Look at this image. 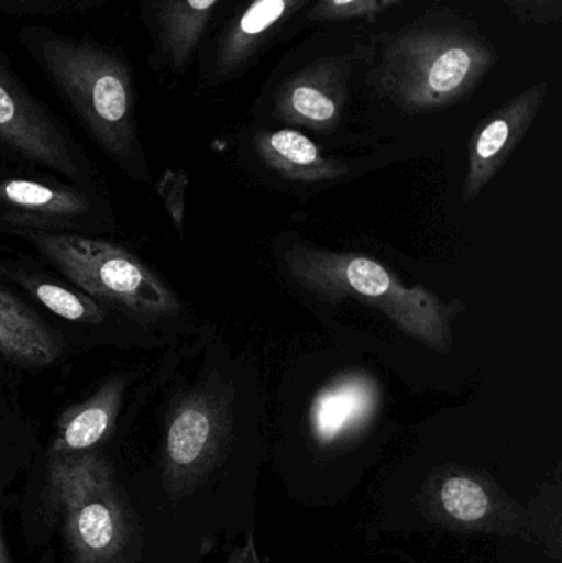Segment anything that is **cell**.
I'll use <instances>...</instances> for the list:
<instances>
[{
  "label": "cell",
  "instance_id": "cell-1",
  "mask_svg": "<svg viewBox=\"0 0 562 563\" xmlns=\"http://www.w3.org/2000/svg\"><path fill=\"white\" fill-rule=\"evenodd\" d=\"M495 63L497 53L477 33L415 26L386 40L373 81L401 111L421 114L467 98Z\"/></svg>",
  "mask_w": 562,
  "mask_h": 563
},
{
  "label": "cell",
  "instance_id": "cell-2",
  "mask_svg": "<svg viewBox=\"0 0 562 563\" xmlns=\"http://www.w3.org/2000/svg\"><path fill=\"white\" fill-rule=\"evenodd\" d=\"M283 260L289 276L310 294L326 300L359 298L426 346L441 353L451 350V323L461 311L458 303H444L422 285L406 287L385 266L359 254L290 244Z\"/></svg>",
  "mask_w": 562,
  "mask_h": 563
},
{
  "label": "cell",
  "instance_id": "cell-3",
  "mask_svg": "<svg viewBox=\"0 0 562 563\" xmlns=\"http://www.w3.org/2000/svg\"><path fill=\"white\" fill-rule=\"evenodd\" d=\"M32 49L96 142L115 161H131L137 131L128 66L106 49L63 36H38Z\"/></svg>",
  "mask_w": 562,
  "mask_h": 563
},
{
  "label": "cell",
  "instance_id": "cell-4",
  "mask_svg": "<svg viewBox=\"0 0 562 563\" xmlns=\"http://www.w3.org/2000/svg\"><path fill=\"white\" fill-rule=\"evenodd\" d=\"M29 240L96 300L142 321L180 314V300L170 287L118 244L73 234L29 233Z\"/></svg>",
  "mask_w": 562,
  "mask_h": 563
},
{
  "label": "cell",
  "instance_id": "cell-5",
  "mask_svg": "<svg viewBox=\"0 0 562 563\" xmlns=\"http://www.w3.org/2000/svg\"><path fill=\"white\" fill-rule=\"evenodd\" d=\"M49 492L76 563L124 561L131 522L108 460L95 452L52 456Z\"/></svg>",
  "mask_w": 562,
  "mask_h": 563
},
{
  "label": "cell",
  "instance_id": "cell-6",
  "mask_svg": "<svg viewBox=\"0 0 562 563\" xmlns=\"http://www.w3.org/2000/svg\"><path fill=\"white\" fill-rule=\"evenodd\" d=\"M230 430V402L217 387L187 394L172 409L162 483L170 498L190 495L217 465Z\"/></svg>",
  "mask_w": 562,
  "mask_h": 563
},
{
  "label": "cell",
  "instance_id": "cell-7",
  "mask_svg": "<svg viewBox=\"0 0 562 563\" xmlns=\"http://www.w3.org/2000/svg\"><path fill=\"white\" fill-rule=\"evenodd\" d=\"M425 495L436 521L455 529L514 534L520 521L514 501L484 476L467 470L436 473Z\"/></svg>",
  "mask_w": 562,
  "mask_h": 563
},
{
  "label": "cell",
  "instance_id": "cell-8",
  "mask_svg": "<svg viewBox=\"0 0 562 563\" xmlns=\"http://www.w3.org/2000/svg\"><path fill=\"white\" fill-rule=\"evenodd\" d=\"M350 71L349 56L316 59L277 88L274 114L286 124L332 132L345 108Z\"/></svg>",
  "mask_w": 562,
  "mask_h": 563
},
{
  "label": "cell",
  "instance_id": "cell-9",
  "mask_svg": "<svg viewBox=\"0 0 562 563\" xmlns=\"http://www.w3.org/2000/svg\"><path fill=\"white\" fill-rule=\"evenodd\" d=\"M0 141L26 161L79 178L68 142L32 96L0 65Z\"/></svg>",
  "mask_w": 562,
  "mask_h": 563
},
{
  "label": "cell",
  "instance_id": "cell-10",
  "mask_svg": "<svg viewBox=\"0 0 562 563\" xmlns=\"http://www.w3.org/2000/svg\"><path fill=\"white\" fill-rule=\"evenodd\" d=\"M550 85L540 81L521 91L488 115L469 142V172L464 201L477 197L488 181L504 167L517 145L540 114Z\"/></svg>",
  "mask_w": 562,
  "mask_h": 563
},
{
  "label": "cell",
  "instance_id": "cell-11",
  "mask_svg": "<svg viewBox=\"0 0 562 563\" xmlns=\"http://www.w3.org/2000/svg\"><path fill=\"white\" fill-rule=\"evenodd\" d=\"M382 389L372 374L349 371L333 377L310 404V433L320 446H332L362 432L378 412Z\"/></svg>",
  "mask_w": 562,
  "mask_h": 563
},
{
  "label": "cell",
  "instance_id": "cell-12",
  "mask_svg": "<svg viewBox=\"0 0 562 563\" xmlns=\"http://www.w3.org/2000/svg\"><path fill=\"white\" fill-rule=\"evenodd\" d=\"M307 2L309 0H251L221 35L214 58V78L227 79L244 68Z\"/></svg>",
  "mask_w": 562,
  "mask_h": 563
},
{
  "label": "cell",
  "instance_id": "cell-13",
  "mask_svg": "<svg viewBox=\"0 0 562 563\" xmlns=\"http://www.w3.org/2000/svg\"><path fill=\"white\" fill-rule=\"evenodd\" d=\"M254 148L271 170L287 180L319 184L349 174L343 162L330 158L312 139L294 129L257 132Z\"/></svg>",
  "mask_w": 562,
  "mask_h": 563
},
{
  "label": "cell",
  "instance_id": "cell-14",
  "mask_svg": "<svg viewBox=\"0 0 562 563\" xmlns=\"http://www.w3.org/2000/svg\"><path fill=\"white\" fill-rule=\"evenodd\" d=\"M91 210L88 198L71 188L10 178L0 181V213L23 223L76 220Z\"/></svg>",
  "mask_w": 562,
  "mask_h": 563
},
{
  "label": "cell",
  "instance_id": "cell-15",
  "mask_svg": "<svg viewBox=\"0 0 562 563\" xmlns=\"http://www.w3.org/2000/svg\"><path fill=\"white\" fill-rule=\"evenodd\" d=\"M62 341L35 311L0 288V353L23 366H49L62 356Z\"/></svg>",
  "mask_w": 562,
  "mask_h": 563
},
{
  "label": "cell",
  "instance_id": "cell-16",
  "mask_svg": "<svg viewBox=\"0 0 562 563\" xmlns=\"http://www.w3.org/2000/svg\"><path fill=\"white\" fill-rule=\"evenodd\" d=\"M124 383L112 379L88 400L71 407L58 422L52 456L91 452L114 429L122 406Z\"/></svg>",
  "mask_w": 562,
  "mask_h": 563
},
{
  "label": "cell",
  "instance_id": "cell-17",
  "mask_svg": "<svg viewBox=\"0 0 562 563\" xmlns=\"http://www.w3.org/2000/svg\"><path fill=\"white\" fill-rule=\"evenodd\" d=\"M220 0H155V26L168 65L181 71L197 49Z\"/></svg>",
  "mask_w": 562,
  "mask_h": 563
},
{
  "label": "cell",
  "instance_id": "cell-18",
  "mask_svg": "<svg viewBox=\"0 0 562 563\" xmlns=\"http://www.w3.org/2000/svg\"><path fill=\"white\" fill-rule=\"evenodd\" d=\"M40 303L45 305L49 311L75 323L99 324L104 321L106 310L88 295L68 290L49 282H26Z\"/></svg>",
  "mask_w": 562,
  "mask_h": 563
},
{
  "label": "cell",
  "instance_id": "cell-19",
  "mask_svg": "<svg viewBox=\"0 0 562 563\" xmlns=\"http://www.w3.org/2000/svg\"><path fill=\"white\" fill-rule=\"evenodd\" d=\"M405 0H317L307 19L312 22L350 19L375 22L385 10Z\"/></svg>",
  "mask_w": 562,
  "mask_h": 563
},
{
  "label": "cell",
  "instance_id": "cell-20",
  "mask_svg": "<svg viewBox=\"0 0 562 563\" xmlns=\"http://www.w3.org/2000/svg\"><path fill=\"white\" fill-rule=\"evenodd\" d=\"M188 177L184 172L167 170L158 181V195L164 200L165 208L174 221L178 233L184 231L185 194H187Z\"/></svg>",
  "mask_w": 562,
  "mask_h": 563
},
{
  "label": "cell",
  "instance_id": "cell-21",
  "mask_svg": "<svg viewBox=\"0 0 562 563\" xmlns=\"http://www.w3.org/2000/svg\"><path fill=\"white\" fill-rule=\"evenodd\" d=\"M521 23L553 25L562 19V0H505Z\"/></svg>",
  "mask_w": 562,
  "mask_h": 563
},
{
  "label": "cell",
  "instance_id": "cell-22",
  "mask_svg": "<svg viewBox=\"0 0 562 563\" xmlns=\"http://www.w3.org/2000/svg\"><path fill=\"white\" fill-rule=\"evenodd\" d=\"M224 563H261L253 534L247 536V541L234 549Z\"/></svg>",
  "mask_w": 562,
  "mask_h": 563
},
{
  "label": "cell",
  "instance_id": "cell-23",
  "mask_svg": "<svg viewBox=\"0 0 562 563\" xmlns=\"http://www.w3.org/2000/svg\"><path fill=\"white\" fill-rule=\"evenodd\" d=\"M0 563H12L10 562L9 551H7L5 541H3L2 532H0Z\"/></svg>",
  "mask_w": 562,
  "mask_h": 563
},
{
  "label": "cell",
  "instance_id": "cell-24",
  "mask_svg": "<svg viewBox=\"0 0 562 563\" xmlns=\"http://www.w3.org/2000/svg\"><path fill=\"white\" fill-rule=\"evenodd\" d=\"M20 2H22V0H20Z\"/></svg>",
  "mask_w": 562,
  "mask_h": 563
}]
</instances>
